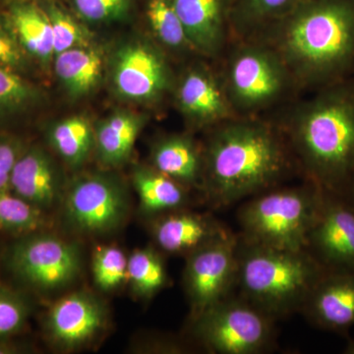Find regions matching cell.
I'll list each match as a JSON object with an SVG mask.
<instances>
[{
  "instance_id": "1",
  "label": "cell",
  "mask_w": 354,
  "mask_h": 354,
  "mask_svg": "<svg viewBox=\"0 0 354 354\" xmlns=\"http://www.w3.org/2000/svg\"><path fill=\"white\" fill-rule=\"evenodd\" d=\"M268 116L286 139L304 180L346 198L354 179V75Z\"/></svg>"
},
{
  "instance_id": "2",
  "label": "cell",
  "mask_w": 354,
  "mask_h": 354,
  "mask_svg": "<svg viewBox=\"0 0 354 354\" xmlns=\"http://www.w3.org/2000/svg\"><path fill=\"white\" fill-rule=\"evenodd\" d=\"M202 192L225 208L298 174L286 139L269 116L232 118L206 131Z\"/></svg>"
},
{
  "instance_id": "3",
  "label": "cell",
  "mask_w": 354,
  "mask_h": 354,
  "mask_svg": "<svg viewBox=\"0 0 354 354\" xmlns=\"http://www.w3.org/2000/svg\"><path fill=\"white\" fill-rule=\"evenodd\" d=\"M278 53L300 93L354 75V0H311L252 38Z\"/></svg>"
},
{
  "instance_id": "4",
  "label": "cell",
  "mask_w": 354,
  "mask_h": 354,
  "mask_svg": "<svg viewBox=\"0 0 354 354\" xmlns=\"http://www.w3.org/2000/svg\"><path fill=\"white\" fill-rule=\"evenodd\" d=\"M239 295L274 320L301 311L326 267L304 250H283L242 241L239 235Z\"/></svg>"
},
{
  "instance_id": "5",
  "label": "cell",
  "mask_w": 354,
  "mask_h": 354,
  "mask_svg": "<svg viewBox=\"0 0 354 354\" xmlns=\"http://www.w3.org/2000/svg\"><path fill=\"white\" fill-rule=\"evenodd\" d=\"M216 64L235 116H268L301 95L278 53L259 39H232Z\"/></svg>"
},
{
  "instance_id": "6",
  "label": "cell",
  "mask_w": 354,
  "mask_h": 354,
  "mask_svg": "<svg viewBox=\"0 0 354 354\" xmlns=\"http://www.w3.org/2000/svg\"><path fill=\"white\" fill-rule=\"evenodd\" d=\"M324 191L304 180L300 185L263 191L237 213L242 241L258 245L304 250L322 207Z\"/></svg>"
},
{
  "instance_id": "7",
  "label": "cell",
  "mask_w": 354,
  "mask_h": 354,
  "mask_svg": "<svg viewBox=\"0 0 354 354\" xmlns=\"http://www.w3.org/2000/svg\"><path fill=\"white\" fill-rule=\"evenodd\" d=\"M276 322L232 293L191 318V335L209 353L261 354L276 344Z\"/></svg>"
},
{
  "instance_id": "8",
  "label": "cell",
  "mask_w": 354,
  "mask_h": 354,
  "mask_svg": "<svg viewBox=\"0 0 354 354\" xmlns=\"http://www.w3.org/2000/svg\"><path fill=\"white\" fill-rule=\"evenodd\" d=\"M239 234L230 230L187 256L183 286L191 318L234 293L239 268Z\"/></svg>"
},
{
  "instance_id": "9",
  "label": "cell",
  "mask_w": 354,
  "mask_h": 354,
  "mask_svg": "<svg viewBox=\"0 0 354 354\" xmlns=\"http://www.w3.org/2000/svg\"><path fill=\"white\" fill-rule=\"evenodd\" d=\"M174 80L169 55L152 39L125 44L114 57L113 87L127 101L158 104L171 94Z\"/></svg>"
},
{
  "instance_id": "10",
  "label": "cell",
  "mask_w": 354,
  "mask_h": 354,
  "mask_svg": "<svg viewBox=\"0 0 354 354\" xmlns=\"http://www.w3.org/2000/svg\"><path fill=\"white\" fill-rule=\"evenodd\" d=\"M172 97L190 130L205 131L235 116L216 62L195 57L176 75Z\"/></svg>"
},
{
  "instance_id": "11",
  "label": "cell",
  "mask_w": 354,
  "mask_h": 354,
  "mask_svg": "<svg viewBox=\"0 0 354 354\" xmlns=\"http://www.w3.org/2000/svg\"><path fill=\"white\" fill-rule=\"evenodd\" d=\"M62 201L64 221L80 234L111 232L127 215L124 189L118 180L104 174L79 177L65 191Z\"/></svg>"
},
{
  "instance_id": "12",
  "label": "cell",
  "mask_w": 354,
  "mask_h": 354,
  "mask_svg": "<svg viewBox=\"0 0 354 354\" xmlns=\"http://www.w3.org/2000/svg\"><path fill=\"white\" fill-rule=\"evenodd\" d=\"M9 266L28 285L53 290L68 285L81 270V252L75 243L50 234L25 237L12 247Z\"/></svg>"
},
{
  "instance_id": "13",
  "label": "cell",
  "mask_w": 354,
  "mask_h": 354,
  "mask_svg": "<svg viewBox=\"0 0 354 354\" xmlns=\"http://www.w3.org/2000/svg\"><path fill=\"white\" fill-rule=\"evenodd\" d=\"M307 249L328 269L354 272V209L346 198L324 192Z\"/></svg>"
},
{
  "instance_id": "14",
  "label": "cell",
  "mask_w": 354,
  "mask_h": 354,
  "mask_svg": "<svg viewBox=\"0 0 354 354\" xmlns=\"http://www.w3.org/2000/svg\"><path fill=\"white\" fill-rule=\"evenodd\" d=\"M300 313L318 329L348 337L354 327V272L326 268Z\"/></svg>"
},
{
  "instance_id": "15",
  "label": "cell",
  "mask_w": 354,
  "mask_h": 354,
  "mask_svg": "<svg viewBox=\"0 0 354 354\" xmlns=\"http://www.w3.org/2000/svg\"><path fill=\"white\" fill-rule=\"evenodd\" d=\"M195 51L216 62L232 43L234 0H172Z\"/></svg>"
},
{
  "instance_id": "16",
  "label": "cell",
  "mask_w": 354,
  "mask_h": 354,
  "mask_svg": "<svg viewBox=\"0 0 354 354\" xmlns=\"http://www.w3.org/2000/svg\"><path fill=\"white\" fill-rule=\"evenodd\" d=\"M106 322L101 300L86 291L62 297L46 316V329L51 341L64 349L85 346L97 337Z\"/></svg>"
},
{
  "instance_id": "17",
  "label": "cell",
  "mask_w": 354,
  "mask_h": 354,
  "mask_svg": "<svg viewBox=\"0 0 354 354\" xmlns=\"http://www.w3.org/2000/svg\"><path fill=\"white\" fill-rule=\"evenodd\" d=\"M230 228L206 214L184 209L155 216L152 223L153 241L160 250L174 255H186L215 241Z\"/></svg>"
},
{
  "instance_id": "18",
  "label": "cell",
  "mask_w": 354,
  "mask_h": 354,
  "mask_svg": "<svg viewBox=\"0 0 354 354\" xmlns=\"http://www.w3.org/2000/svg\"><path fill=\"white\" fill-rule=\"evenodd\" d=\"M151 165L187 189L202 190L203 145L190 132L158 138L151 150Z\"/></svg>"
},
{
  "instance_id": "19",
  "label": "cell",
  "mask_w": 354,
  "mask_h": 354,
  "mask_svg": "<svg viewBox=\"0 0 354 354\" xmlns=\"http://www.w3.org/2000/svg\"><path fill=\"white\" fill-rule=\"evenodd\" d=\"M10 188L41 211L53 207L62 195L57 167L39 149H32L18 158L11 172Z\"/></svg>"
},
{
  "instance_id": "20",
  "label": "cell",
  "mask_w": 354,
  "mask_h": 354,
  "mask_svg": "<svg viewBox=\"0 0 354 354\" xmlns=\"http://www.w3.org/2000/svg\"><path fill=\"white\" fill-rule=\"evenodd\" d=\"M6 17L21 48L44 64L50 62L55 57L53 28L43 6L35 1L9 2Z\"/></svg>"
},
{
  "instance_id": "21",
  "label": "cell",
  "mask_w": 354,
  "mask_h": 354,
  "mask_svg": "<svg viewBox=\"0 0 354 354\" xmlns=\"http://www.w3.org/2000/svg\"><path fill=\"white\" fill-rule=\"evenodd\" d=\"M151 39L169 55L181 59L198 57L191 44L172 0H137Z\"/></svg>"
},
{
  "instance_id": "22",
  "label": "cell",
  "mask_w": 354,
  "mask_h": 354,
  "mask_svg": "<svg viewBox=\"0 0 354 354\" xmlns=\"http://www.w3.org/2000/svg\"><path fill=\"white\" fill-rule=\"evenodd\" d=\"M147 118L129 111H118L101 121L95 130V147L100 162L106 167L124 164L131 156Z\"/></svg>"
},
{
  "instance_id": "23",
  "label": "cell",
  "mask_w": 354,
  "mask_h": 354,
  "mask_svg": "<svg viewBox=\"0 0 354 354\" xmlns=\"http://www.w3.org/2000/svg\"><path fill=\"white\" fill-rule=\"evenodd\" d=\"M133 184L140 209L147 216H158L185 208L189 202L187 188L171 177L145 165L134 169Z\"/></svg>"
},
{
  "instance_id": "24",
  "label": "cell",
  "mask_w": 354,
  "mask_h": 354,
  "mask_svg": "<svg viewBox=\"0 0 354 354\" xmlns=\"http://www.w3.org/2000/svg\"><path fill=\"white\" fill-rule=\"evenodd\" d=\"M104 57L92 44L71 48L55 55V73L71 97L90 94L101 81Z\"/></svg>"
},
{
  "instance_id": "25",
  "label": "cell",
  "mask_w": 354,
  "mask_h": 354,
  "mask_svg": "<svg viewBox=\"0 0 354 354\" xmlns=\"http://www.w3.org/2000/svg\"><path fill=\"white\" fill-rule=\"evenodd\" d=\"M311 0H234L232 39L252 38Z\"/></svg>"
},
{
  "instance_id": "26",
  "label": "cell",
  "mask_w": 354,
  "mask_h": 354,
  "mask_svg": "<svg viewBox=\"0 0 354 354\" xmlns=\"http://www.w3.org/2000/svg\"><path fill=\"white\" fill-rule=\"evenodd\" d=\"M50 141L66 164L79 167L95 147V131L86 118L72 116L51 128Z\"/></svg>"
},
{
  "instance_id": "27",
  "label": "cell",
  "mask_w": 354,
  "mask_h": 354,
  "mask_svg": "<svg viewBox=\"0 0 354 354\" xmlns=\"http://www.w3.org/2000/svg\"><path fill=\"white\" fill-rule=\"evenodd\" d=\"M127 279L137 297L150 299L169 283L160 253L153 248L138 249L128 258Z\"/></svg>"
},
{
  "instance_id": "28",
  "label": "cell",
  "mask_w": 354,
  "mask_h": 354,
  "mask_svg": "<svg viewBox=\"0 0 354 354\" xmlns=\"http://www.w3.org/2000/svg\"><path fill=\"white\" fill-rule=\"evenodd\" d=\"M50 18L53 28L55 57L71 48L90 44L91 32L62 0L39 2Z\"/></svg>"
},
{
  "instance_id": "29",
  "label": "cell",
  "mask_w": 354,
  "mask_h": 354,
  "mask_svg": "<svg viewBox=\"0 0 354 354\" xmlns=\"http://www.w3.org/2000/svg\"><path fill=\"white\" fill-rule=\"evenodd\" d=\"M70 11L83 22L108 24L127 19L137 0H65Z\"/></svg>"
},
{
  "instance_id": "30",
  "label": "cell",
  "mask_w": 354,
  "mask_h": 354,
  "mask_svg": "<svg viewBox=\"0 0 354 354\" xmlns=\"http://www.w3.org/2000/svg\"><path fill=\"white\" fill-rule=\"evenodd\" d=\"M44 225L41 209L12 195L0 191V228L7 232H31Z\"/></svg>"
},
{
  "instance_id": "31",
  "label": "cell",
  "mask_w": 354,
  "mask_h": 354,
  "mask_svg": "<svg viewBox=\"0 0 354 354\" xmlns=\"http://www.w3.org/2000/svg\"><path fill=\"white\" fill-rule=\"evenodd\" d=\"M127 266L128 258L118 247H97L93 257L95 285L104 291L118 288L127 279Z\"/></svg>"
},
{
  "instance_id": "32",
  "label": "cell",
  "mask_w": 354,
  "mask_h": 354,
  "mask_svg": "<svg viewBox=\"0 0 354 354\" xmlns=\"http://www.w3.org/2000/svg\"><path fill=\"white\" fill-rule=\"evenodd\" d=\"M36 97V91L15 72L0 67V111L23 108Z\"/></svg>"
},
{
  "instance_id": "33",
  "label": "cell",
  "mask_w": 354,
  "mask_h": 354,
  "mask_svg": "<svg viewBox=\"0 0 354 354\" xmlns=\"http://www.w3.org/2000/svg\"><path fill=\"white\" fill-rule=\"evenodd\" d=\"M28 313L27 305L19 295L0 288V337L19 332L24 327Z\"/></svg>"
},
{
  "instance_id": "34",
  "label": "cell",
  "mask_w": 354,
  "mask_h": 354,
  "mask_svg": "<svg viewBox=\"0 0 354 354\" xmlns=\"http://www.w3.org/2000/svg\"><path fill=\"white\" fill-rule=\"evenodd\" d=\"M0 26V67L14 70L24 65V55L19 43Z\"/></svg>"
},
{
  "instance_id": "35",
  "label": "cell",
  "mask_w": 354,
  "mask_h": 354,
  "mask_svg": "<svg viewBox=\"0 0 354 354\" xmlns=\"http://www.w3.org/2000/svg\"><path fill=\"white\" fill-rule=\"evenodd\" d=\"M19 157V150L15 143L0 139V191L10 189L11 172Z\"/></svg>"
},
{
  "instance_id": "36",
  "label": "cell",
  "mask_w": 354,
  "mask_h": 354,
  "mask_svg": "<svg viewBox=\"0 0 354 354\" xmlns=\"http://www.w3.org/2000/svg\"><path fill=\"white\" fill-rule=\"evenodd\" d=\"M21 351H22V348H20L16 344L0 341V354L19 353Z\"/></svg>"
},
{
  "instance_id": "37",
  "label": "cell",
  "mask_w": 354,
  "mask_h": 354,
  "mask_svg": "<svg viewBox=\"0 0 354 354\" xmlns=\"http://www.w3.org/2000/svg\"><path fill=\"white\" fill-rule=\"evenodd\" d=\"M346 200H348L349 204L354 209V179L353 183H351V188H349L348 195H346Z\"/></svg>"
},
{
  "instance_id": "38",
  "label": "cell",
  "mask_w": 354,
  "mask_h": 354,
  "mask_svg": "<svg viewBox=\"0 0 354 354\" xmlns=\"http://www.w3.org/2000/svg\"><path fill=\"white\" fill-rule=\"evenodd\" d=\"M344 353L346 354H354V339H349L348 346L344 348Z\"/></svg>"
},
{
  "instance_id": "39",
  "label": "cell",
  "mask_w": 354,
  "mask_h": 354,
  "mask_svg": "<svg viewBox=\"0 0 354 354\" xmlns=\"http://www.w3.org/2000/svg\"><path fill=\"white\" fill-rule=\"evenodd\" d=\"M7 3H9V2L12 1H35V2H43L46 1V0H6Z\"/></svg>"
}]
</instances>
